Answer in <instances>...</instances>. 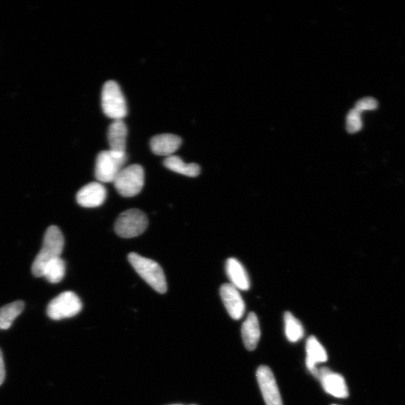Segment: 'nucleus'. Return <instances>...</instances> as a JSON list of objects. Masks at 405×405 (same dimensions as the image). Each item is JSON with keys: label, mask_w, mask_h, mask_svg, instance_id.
<instances>
[{"label": "nucleus", "mask_w": 405, "mask_h": 405, "mask_svg": "<svg viewBox=\"0 0 405 405\" xmlns=\"http://www.w3.org/2000/svg\"><path fill=\"white\" fill-rule=\"evenodd\" d=\"M127 161V155L111 150L101 152L96 159L95 175L100 183H114Z\"/></svg>", "instance_id": "4"}, {"label": "nucleus", "mask_w": 405, "mask_h": 405, "mask_svg": "<svg viewBox=\"0 0 405 405\" xmlns=\"http://www.w3.org/2000/svg\"><path fill=\"white\" fill-rule=\"evenodd\" d=\"M101 107L105 115L114 120L127 116V105L119 84L114 81L106 82L101 92Z\"/></svg>", "instance_id": "3"}, {"label": "nucleus", "mask_w": 405, "mask_h": 405, "mask_svg": "<svg viewBox=\"0 0 405 405\" xmlns=\"http://www.w3.org/2000/svg\"><path fill=\"white\" fill-rule=\"evenodd\" d=\"M64 236L56 226L49 227L44 233L43 245L32 266V273L42 277L44 269L55 258L60 257L64 248Z\"/></svg>", "instance_id": "1"}, {"label": "nucleus", "mask_w": 405, "mask_h": 405, "mask_svg": "<svg viewBox=\"0 0 405 405\" xmlns=\"http://www.w3.org/2000/svg\"><path fill=\"white\" fill-rule=\"evenodd\" d=\"M128 129L123 120H114L108 131L110 150L119 154H126Z\"/></svg>", "instance_id": "13"}, {"label": "nucleus", "mask_w": 405, "mask_h": 405, "mask_svg": "<svg viewBox=\"0 0 405 405\" xmlns=\"http://www.w3.org/2000/svg\"><path fill=\"white\" fill-rule=\"evenodd\" d=\"M378 101L373 97H366L360 99L355 105L354 109L359 112L365 110H373L378 108Z\"/></svg>", "instance_id": "22"}, {"label": "nucleus", "mask_w": 405, "mask_h": 405, "mask_svg": "<svg viewBox=\"0 0 405 405\" xmlns=\"http://www.w3.org/2000/svg\"><path fill=\"white\" fill-rule=\"evenodd\" d=\"M65 274V264L61 257L53 259L44 269L43 276L49 283H59Z\"/></svg>", "instance_id": "20"}, {"label": "nucleus", "mask_w": 405, "mask_h": 405, "mask_svg": "<svg viewBox=\"0 0 405 405\" xmlns=\"http://www.w3.org/2000/svg\"><path fill=\"white\" fill-rule=\"evenodd\" d=\"M129 262L135 271L155 291L165 294L167 290V281L162 268L151 259L131 252Z\"/></svg>", "instance_id": "2"}, {"label": "nucleus", "mask_w": 405, "mask_h": 405, "mask_svg": "<svg viewBox=\"0 0 405 405\" xmlns=\"http://www.w3.org/2000/svg\"><path fill=\"white\" fill-rule=\"evenodd\" d=\"M148 219L144 212L131 209L120 214L115 223V231L122 238H134L142 234L148 227Z\"/></svg>", "instance_id": "6"}, {"label": "nucleus", "mask_w": 405, "mask_h": 405, "mask_svg": "<svg viewBox=\"0 0 405 405\" xmlns=\"http://www.w3.org/2000/svg\"><path fill=\"white\" fill-rule=\"evenodd\" d=\"M25 309V302L18 300L0 308V330H8Z\"/></svg>", "instance_id": "18"}, {"label": "nucleus", "mask_w": 405, "mask_h": 405, "mask_svg": "<svg viewBox=\"0 0 405 405\" xmlns=\"http://www.w3.org/2000/svg\"><path fill=\"white\" fill-rule=\"evenodd\" d=\"M106 198L107 190L100 183H91L84 186L78 191L76 196L78 205L86 208H94L103 205Z\"/></svg>", "instance_id": "11"}, {"label": "nucleus", "mask_w": 405, "mask_h": 405, "mask_svg": "<svg viewBox=\"0 0 405 405\" xmlns=\"http://www.w3.org/2000/svg\"><path fill=\"white\" fill-rule=\"evenodd\" d=\"M326 392L338 399H346L349 396L346 381L342 375L334 373L328 367L319 368L316 377Z\"/></svg>", "instance_id": "9"}, {"label": "nucleus", "mask_w": 405, "mask_h": 405, "mask_svg": "<svg viewBox=\"0 0 405 405\" xmlns=\"http://www.w3.org/2000/svg\"><path fill=\"white\" fill-rule=\"evenodd\" d=\"M164 165L169 170L190 177L198 176L200 173V167L198 165L187 164L182 160L181 158L174 155L166 158Z\"/></svg>", "instance_id": "17"}, {"label": "nucleus", "mask_w": 405, "mask_h": 405, "mask_svg": "<svg viewBox=\"0 0 405 405\" xmlns=\"http://www.w3.org/2000/svg\"><path fill=\"white\" fill-rule=\"evenodd\" d=\"M284 321L287 339L292 343L302 340L304 336V329L300 321L290 311L285 313Z\"/></svg>", "instance_id": "19"}, {"label": "nucleus", "mask_w": 405, "mask_h": 405, "mask_svg": "<svg viewBox=\"0 0 405 405\" xmlns=\"http://www.w3.org/2000/svg\"><path fill=\"white\" fill-rule=\"evenodd\" d=\"M242 338L248 351L252 352L257 347L261 338L260 325L254 312H251L242 326Z\"/></svg>", "instance_id": "16"}, {"label": "nucleus", "mask_w": 405, "mask_h": 405, "mask_svg": "<svg viewBox=\"0 0 405 405\" xmlns=\"http://www.w3.org/2000/svg\"><path fill=\"white\" fill-rule=\"evenodd\" d=\"M231 283L239 290H248L250 288V280L243 265L236 258H229L225 265Z\"/></svg>", "instance_id": "15"}, {"label": "nucleus", "mask_w": 405, "mask_h": 405, "mask_svg": "<svg viewBox=\"0 0 405 405\" xmlns=\"http://www.w3.org/2000/svg\"><path fill=\"white\" fill-rule=\"evenodd\" d=\"M307 367L311 375L316 378L319 373L318 364L328 361V354L325 348L314 336L309 338L307 346Z\"/></svg>", "instance_id": "12"}, {"label": "nucleus", "mask_w": 405, "mask_h": 405, "mask_svg": "<svg viewBox=\"0 0 405 405\" xmlns=\"http://www.w3.org/2000/svg\"><path fill=\"white\" fill-rule=\"evenodd\" d=\"M363 122L361 112L356 109H352L348 112L346 119V129L349 133L354 134L361 130Z\"/></svg>", "instance_id": "21"}, {"label": "nucleus", "mask_w": 405, "mask_h": 405, "mask_svg": "<svg viewBox=\"0 0 405 405\" xmlns=\"http://www.w3.org/2000/svg\"><path fill=\"white\" fill-rule=\"evenodd\" d=\"M172 405H181V404H172Z\"/></svg>", "instance_id": "24"}, {"label": "nucleus", "mask_w": 405, "mask_h": 405, "mask_svg": "<svg viewBox=\"0 0 405 405\" xmlns=\"http://www.w3.org/2000/svg\"><path fill=\"white\" fill-rule=\"evenodd\" d=\"M82 302L72 291H65L54 298L49 304L47 313L52 320L70 319L80 313Z\"/></svg>", "instance_id": "7"}, {"label": "nucleus", "mask_w": 405, "mask_h": 405, "mask_svg": "<svg viewBox=\"0 0 405 405\" xmlns=\"http://www.w3.org/2000/svg\"><path fill=\"white\" fill-rule=\"evenodd\" d=\"M333 405H336V404H333Z\"/></svg>", "instance_id": "25"}, {"label": "nucleus", "mask_w": 405, "mask_h": 405, "mask_svg": "<svg viewBox=\"0 0 405 405\" xmlns=\"http://www.w3.org/2000/svg\"><path fill=\"white\" fill-rule=\"evenodd\" d=\"M220 295L225 308L234 320L243 318L245 305L239 290L231 284H224L220 288Z\"/></svg>", "instance_id": "10"}, {"label": "nucleus", "mask_w": 405, "mask_h": 405, "mask_svg": "<svg viewBox=\"0 0 405 405\" xmlns=\"http://www.w3.org/2000/svg\"><path fill=\"white\" fill-rule=\"evenodd\" d=\"M6 378V369L4 359V355L1 349H0V386L4 384Z\"/></svg>", "instance_id": "23"}, {"label": "nucleus", "mask_w": 405, "mask_h": 405, "mask_svg": "<svg viewBox=\"0 0 405 405\" xmlns=\"http://www.w3.org/2000/svg\"><path fill=\"white\" fill-rule=\"evenodd\" d=\"M182 144L181 138L172 134L156 135L150 141L153 153L157 155L172 156Z\"/></svg>", "instance_id": "14"}, {"label": "nucleus", "mask_w": 405, "mask_h": 405, "mask_svg": "<svg viewBox=\"0 0 405 405\" xmlns=\"http://www.w3.org/2000/svg\"><path fill=\"white\" fill-rule=\"evenodd\" d=\"M145 174L142 166L132 165L123 167L114 184L118 193L125 198L138 195L144 186Z\"/></svg>", "instance_id": "5"}, {"label": "nucleus", "mask_w": 405, "mask_h": 405, "mask_svg": "<svg viewBox=\"0 0 405 405\" xmlns=\"http://www.w3.org/2000/svg\"><path fill=\"white\" fill-rule=\"evenodd\" d=\"M256 377L266 405H283L275 377L266 366L257 370Z\"/></svg>", "instance_id": "8"}]
</instances>
